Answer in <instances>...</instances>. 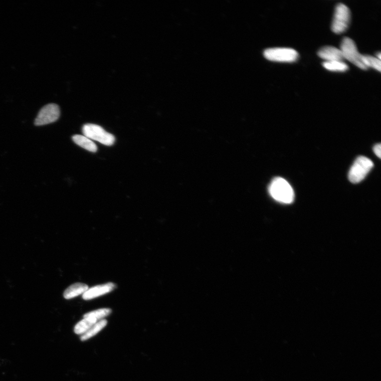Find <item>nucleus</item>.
<instances>
[{
	"mask_svg": "<svg viewBox=\"0 0 381 381\" xmlns=\"http://www.w3.org/2000/svg\"><path fill=\"white\" fill-rule=\"evenodd\" d=\"M269 192L271 197L279 203L290 204L294 201V193L292 186L282 177H276L272 180Z\"/></svg>",
	"mask_w": 381,
	"mask_h": 381,
	"instance_id": "obj_1",
	"label": "nucleus"
},
{
	"mask_svg": "<svg viewBox=\"0 0 381 381\" xmlns=\"http://www.w3.org/2000/svg\"><path fill=\"white\" fill-rule=\"evenodd\" d=\"M374 166L371 160L365 156H359L352 165L348 174V178L352 183H358L363 180Z\"/></svg>",
	"mask_w": 381,
	"mask_h": 381,
	"instance_id": "obj_2",
	"label": "nucleus"
},
{
	"mask_svg": "<svg viewBox=\"0 0 381 381\" xmlns=\"http://www.w3.org/2000/svg\"><path fill=\"white\" fill-rule=\"evenodd\" d=\"M340 50L345 60H347L361 70L367 69L363 62V55L359 53L355 43L350 38L345 37L342 40Z\"/></svg>",
	"mask_w": 381,
	"mask_h": 381,
	"instance_id": "obj_3",
	"label": "nucleus"
},
{
	"mask_svg": "<svg viewBox=\"0 0 381 381\" xmlns=\"http://www.w3.org/2000/svg\"><path fill=\"white\" fill-rule=\"evenodd\" d=\"M82 131L84 136L97 141L103 145L110 146L115 142V137L99 125L86 124L83 127Z\"/></svg>",
	"mask_w": 381,
	"mask_h": 381,
	"instance_id": "obj_4",
	"label": "nucleus"
},
{
	"mask_svg": "<svg viewBox=\"0 0 381 381\" xmlns=\"http://www.w3.org/2000/svg\"><path fill=\"white\" fill-rule=\"evenodd\" d=\"M350 20L349 8L344 4H338L335 9L331 25L332 31L337 34L345 32L348 27Z\"/></svg>",
	"mask_w": 381,
	"mask_h": 381,
	"instance_id": "obj_5",
	"label": "nucleus"
},
{
	"mask_svg": "<svg viewBox=\"0 0 381 381\" xmlns=\"http://www.w3.org/2000/svg\"><path fill=\"white\" fill-rule=\"evenodd\" d=\"M264 56L271 61L287 63L297 61L299 57L298 52L289 48H274L266 50Z\"/></svg>",
	"mask_w": 381,
	"mask_h": 381,
	"instance_id": "obj_6",
	"label": "nucleus"
},
{
	"mask_svg": "<svg viewBox=\"0 0 381 381\" xmlns=\"http://www.w3.org/2000/svg\"><path fill=\"white\" fill-rule=\"evenodd\" d=\"M60 116V109L58 105L50 103L43 107L35 121V125L37 126H44L53 123L59 119Z\"/></svg>",
	"mask_w": 381,
	"mask_h": 381,
	"instance_id": "obj_7",
	"label": "nucleus"
},
{
	"mask_svg": "<svg viewBox=\"0 0 381 381\" xmlns=\"http://www.w3.org/2000/svg\"><path fill=\"white\" fill-rule=\"evenodd\" d=\"M115 288L116 285L111 282L95 286V287L89 288L82 295V298L84 300H92L111 292Z\"/></svg>",
	"mask_w": 381,
	"mask_h": 381,
	"instance_id": "obj_8",
	"label": "nucleus"
},
{
	"mask_svg": "<svg viewBox=\"0 0 381 381\" xmlns=\"http://www.w3.org/2000/svg\"><path fill=\"white\" fill-rule=\"evenodd\" d=\"M318 55L321 59L326 60V62H343L345 60L341 51L335 47H322L318 51Z\"/></svg>",
	"mask_w": 381,
	"mask_h": 381,
	"instance_id": "obj_9",
	"label": "nucleus"
},
{
	"mask_svg": "<svg viewBox=\"0 0 381 381\" xmlns=\"http://www.w3.org/2000/svg\"><path fill=\"white\" fill-rule=\"evenodd\" d=\"M89 289L88 285L82 283H76L70 286L64 293L66 299H71L83 294Z\"/></svg>",
	"mask_w": 381,
	"mask_h": 381,
	"instance_id": "obj_10",
	"label": "nucleus"
},
{
	"mask_svg": "<svg viewBox=\"0 0 381 381\" xmlns=\"http://www.w3.org/2000/svg\"><path fill=\"white\" fill-rule=\"evenodd\" d=\"M107 323L108 321L104 319L95 323L87 332L81 335V341H87L97 335L99 332L106 327Z\"/></svg>",
	"mask_w": 381,
	"mask_h": 381,
	"instance_id": "obj_11",
	"label": "nucleus"
},
{
	"mask_svg": "<svg viewBox=\"0 0 381 381\" xmlns=\"http://www.w3.org/2000/svg\"><path fill=\"white\" fill-rule=\"evenodd\" d=\"M72 139L76 145L84 149L95 152L98 150V147L95 143L87 137L80 135H76L73 136Z\"/></svg>",
	"mask_w": 381,
	"mask_h": 381,
	"instance_id": "obj_12",
	"label": "nucleus"
},
{
	"mask_svg": "<svg viewBox=\"0 0 381 381\" xmlns=\"http://www.w3.org/2000/svg\"><path fill=\"white\" fill-rule=\"evenodd\" d=\"M98 322L90 318H84L75 325L74 331L76 334L82 335L87 332L95 323Z\"/></svg>",
	"mask_w": 381,
	"mask_h": 381,
	"instance_id": "obj_13",
	"label": "nucleus"
},
{
	"mask_svg": "<svg viewBox=\"0 0 381 381\" xmlns=\"http://www.w3.org/2000/svg\"><path fill=\"white\" fill-rule=\"evenodd\" d=\"M112 310L109 308H102L95 310L84 314L83 318H90L100 321L104 318L108 317L111 313Z\"/></svg>",
	"mask_w": 381,
	"mask_h": 381,
	"instance_id": "obj_14",
	"label": "nucleus"
},
{
	"mask_svg": "<svg viewBox=\"0 0 381 381\" xmlns=\"http://www.w3.org/2000/svg\"><path fill=\"white\" fill-rule=\"evenodd\" d=\"M322 65L327 70L333 72H345L348 70V66L343 62H325Z\"/></svg>",
	"mask_w": 381,
	"mask_h": 381,
	"instance_id": "obj_15",
	"label": "nucleus"
},
{
	"mask_svg": "<svg viewBox=\"0 0 381 381\" xmlns=\"http://www.w3.org/2000/svg\"><path fill=\"white\" fill-rule=\"evenodd\" d=\"M363 62L366 68H373L380 72V61L375 57L369 55H363Z\"/></svg>",
	"mask_w": 381,
	"mask_h": 381,
	"instance_id": "obj_16",
	"label": "nucleus"
},
{
	"mask_svg": "<svg viewBox=\"0 0 381 381\" xmlns=\"http://www.w3.org/2000/svg\"><path fill=\"white\" fill-rule=\"evenodd\" d=\"M373 150L375 154L378 157L380 158L381 156V145L380 144H377L374 146Z\"/></svg>",
	"mask_w": 381,
	"mask_h": 381,
	"instance_id": "obj_17",
	"label": "nucleus"
},
{
	"mask_svg": "<svg viewBox=\"0 0 381 381\" xmlns=\"http://www.w3.org/2000/svg\"><path fill=\"white\" fill-rule=\"evenodd\" d=\"M377 56L378 57V59L380 60V53H378V55H377Z\"/></svg>",
	"mask_w": 381,
	"mask_h": 381,
	"instance_id": "obj_18",
	"label": "nucleus"
}]
</instances>
